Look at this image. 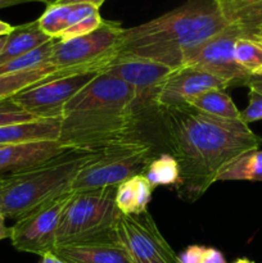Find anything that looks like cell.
I'll return each mask as SVG.
<instances>
[{"instance_id": "1", "label": "cell", "mask_w": 262, "mask_h": 263, "mask_svg": "<svg viewBox=\"0 0 262 263\" xmlns=\"http://www.w3.org/2000/svg\"><path fill=\"white\" fill-rule=\"evenodd\" d=\"M171 154L179 163V197L195 202L217 182L221 172L262 139L241 121L213 117L190 105L159 108Z\"/></svg>"}, {"instance_id": "2", "label": "cell", "mask_w": 262, "mask_h": 263, "mask_svg": "<svg viewBox=\"0 0 262 263\" xmlns=\"http://www.w3.org/2000/svg\"><path fill=\"white\" fill-rule=\"evenodd\" d=\"M139 109L128 85L100 72L64 105L59 143L72 151H94L133 139Z\"/></svg>"}, {"instance_id": "3", "label": "cell", "mask_w": 262, "mask_h": 263, "mask_svg": "<svg viewBox=\"0 0 262 263\" xmlns=\"http://www.w3.org/2000/svg\"><path fill=\"white\" fill-rule=\"evenodd\" d=\"M228 26L215 0H188L154 20L123 28L116 57L149 59L179 68L190 50Z\"/></svg>"}, {"instance_id": "4", "label": "cell", "mask_w": 262, "mask_h": 263, "mask_svg": "<svg viewBox=\"0 0 262 263\" xmlns=\"http://www.w3.org/2000/svg\"><path fill=\"white\" fill-rule=\"evenodd\" d=\"M94 151H68L26 171L8 176L2 215L17 221L41 204L71 192L80 170L92 158Z\"/></svg>"}, {"instance_id": "5", "label": "cell", "mask_w": 262, "mask_h": 263, "mask_svg": "<svg viewBox=\"0 0 262 263\" xmlns=\"http://www.w3.org/2000/svg\"><path fill=\"white\" fill-rule=\"evenodd\" d=\"M116 187L73 192L59 222L57 247L115 243L113 229L121 215L115 200Z\"/></svg>"}, {"instance_id": "6", "label": "cell", "mask_w": 262, "mask_h": 263, "mask_svg": "<svg viewBox=\"0 0 262 263\" xmlns=\"http://www.w3.org/2000/svg\"><path fill=\"white\" fill-rule=\"evenodd\" d=\"M151 159L152 146L135 138L97 149L92 158L79 171L71 192L117 186L143 174Z\"/></svg>"}, {"instance_id": "7", "label": "cell", "mask_w": 262, "mask_h": 263, "mask_svg": "<svg viewBox=\"0 0 262 263\" xmlns=\"http://www.w3.org/2000/svg\"><path fill=\"white\" fill-rule=\"evenodd\" d=\"M122 31L120 23L105 20L87 35L67 41L55 40L48 63L72 73L102 72L117 55Z\"/></svg>"}, {"instance_id": "8", "label": "cell", "mask_w": 262, "mask_h": 263, "mask_svg": "<svg viewBox=\"0 0 262 263\" xmlns=\"http://www.w3.org/2000/svg\"><path fill=\"white\" fill-rule=\"evenodd\" d=\"M115 243L122 248L130 263H177V256L159 231L148 211L122 215L116 221Z\"/></svg>"}, {"instance_id": "9", "label": "cell", "mask_w": 262, "mask_h": 263, "mask_svg": "<svg viewBox=\"0 0 262 263\" xmlns=\"http://www.w3.org/2000/svg\"><path fill=\"white\" fill-rule=\"evenodd\" d=\"M73 197L68 192L18 218L10 228V241L17 251L36 256L54 252L63 211Z\"/></svg>"}, {"instance_id": "10", "label": "cell", "mask_w": 262, "mask_h": 263, "mask_svg": "<svg viewBox=\"0 0 262 263\" xmlns=\"http://www.w3.org/2000/svg\"><path fill=\"white\" fill-rule=\"evenodd\" d=\"M99 73L100 71H91L55 80L46 79L13 95L12 100L36 118H59L64 105Z\"/></svg>"}, {"instance_id": "11", "label": "cell", "mask_w": 262, "mask_h": 263, "mask_svg": "<svg viewBox=\"0 0 262 263\" xmlns=\"http://www.w3.org/2000/svg\"><path fill=\"white\" fill-rule=\"evenodd\" d=\"M239 37H243L241 33L233 26H228L217 35L190 50L181 66L208 72L226 81L230 86H247L251 76L238 66L234 58V45Z\"/></svg>"}, {"instance_id": "12", "label": "cell", "mask_w": 262, "mask_h": 263, "mask_svg": "<svg viewBox=\"0 0 262 263\" xmlns=\"http://www.w3.org/2000/svg\"><path fill=\"white\" fill-rule=\"evenodd\" d=\"M175 68L134 57H116L102 72L122 80L134 90L139 107L156 105L157 95Z\"/></svg>"}, {"instance_id": "13", "label": "cell", "mask_w": 262, "mask_h": 263, "mask_svg": "<svg viewBox=\"0 0 262 263\" xmlns=\"http://www.w3.org/2000/svg\"><path fill=\"white\" fill-rule=\"evenodd\" d=\"M230 85L217 76L194 68L181 66L175 68L162 85L156 99V107H177L185 105L189 98L208 90H225Z\"/></svg>"}, {"instance_id": "14", "label": "cell", "mask_w": 262, "mask_h": 263, "mask_svg": "<svg viewBox=\"0 0 262 263\" xmlns=\"http://www.w3.org/2000/svg\"><path fill=\"white\" fill-rule=\"evenodd\" d=\"M72 149L59 141L0 145V177L30 170Z\"/></svg>"}, {"instance_id": "15", "label": "cell", "mask_w": 262, "mask_h": 263, "mask_svg": "<svg viewBox=\"0 0 262 263\" xmlns=\"http://www.w3.org/2000/svg\"><path fill=\"white\" fill-rule=\"evenodd\" d=\"M97 13H100L99 8L85 3L53 4L46 7L45 12L38 18V23L46 36L66 41L80 23Z\"/></svg>"}, {"instance_id": "16", "label": "cell", "mask_w": 262, "mask_h": 263, "mask_svg": "<svg viewBox=\"0 0 262 263\" xmlns=\"http://www.w3.org/2000/svg\"><path fill=\"white\" fill-rule=\"evenodd\" d=\"M59 118H39L27 122L13 123L0 127V145L59 141L61 138Z\"/></svg>"}, {"instance_id": "17", "label": "cell", "mask_w": 262, "mask_h": 263, "mask_svg": "<svg viewBox=\"0 0 262 263\" xmlns=\"http://www.w3.org/2000/svg\"><path fill=\"white\" fill-rule=\"evenodd\" d=\"M229 26L243 37L262 32V0H215Z\"/></svg>"}, {"instance_id": "18", "label": "cell", "mask_w": 262, "mask_h": 263, "mask_svg": "<svg viewBox=\"0 0 262 263\" xmlns=\"http://www.w3.org/2000/svg\"><path fill=\"white\" fill-rule=\"evenodd\" d=\"M53 253L66 263H130L116 243L69 244L57 247Z\"/></svg>"}, {"instance_id": "19", "label": "cell", "mask_w": 262, "mask_h": 263, "mask_svg": "<svg viewBox=\"0 0 262 263\" xmlns=\"http://www.w3.org/2000/svg\"><path fill=\"white\" fill-rule=\"evenodd\" d=\"M50 40L51 39L41 31L38 20L15 26L14 30L7 36L5 45L0 53V66L30 53Z\"/></svg>"}, {"instance_id": "20", "label": "cell", "mask_w": 262, "mask_h": 263, "mask_svg": "<svg viewBox=\"0 0 262 263\" xmlns=\"http://www.w3.org/2000/svg\"><path fill=\"white\" fill-rule=\"evenodd\" d=\"M153 187L143 174L136 175L116 187V205L122 215L145 212L152 199Z\"/></svg>"}, {"instance_id": "21", "label": "cell", "mask_w": 262, "mask_h": 263, "mask_svg": "<svg viewBox=\"0 0 262 263\" xmlns=\"http://www.w3.org/2000/svg\"><path fill=\"white\" fill-rule=\"evenodd\" d=\"M186 104L199 112L213 116V117L241 121L240 110L236 108L231 98L223 90L213 89L200 92L195 97L189 98L186 100Z\"/></svg>"}, {"instance_id": "22", "label": "cell", "mask_w": 262, "mask_h": 263, "mask_svg": "<svg viewBox=\"0 0 262 263\" xmlns=\"http://www.w3.org/2000/svg\"><path fill=\"white\" fill-rule=\"evenodd\" d=\"M57 71L58 69L55 67L46 63L44 66L38 67V68L0 76V100L12 98L13 95L18 94V92L27 89V87L40 84L41 81L46 80L48 77L53 76Z\"/></svg>"}, {"instance_id": "23", "label": "cell", "mask_w": 262, "mask_h": 263, "mask_svg": "<svg viewBox=\"0 0 262 263\" xmlns=\"http://www.w3.org/2000/svg\"><path fill=\"white\" fill-rule=\"evenodd\" d=\"M262 181V151L247 152L231 162L217 181Z\"/></svg>"}, {"instance_id": "24", "label": "cell", "mask_w": 262, "mask_h": 263, "mask_svg": "<svg viewBox=\"0 0 262 263\" xmlns=\"http://www.w3.org/2000/svg\"><path fill=\"white\" fill-rule=\"evenodd\" d=\"M143 175L152 187L176 186L180 180L179 163L172 154L162 153L151 159Z\"/></svg>"}, {"instance_id": "25", "label": "cell", "mask_w": 262, "mask_h": 263, "mask_svg": "<svg viewBox=\"0 0 262 263\" xmlns=\"http://www.w3.org/2000/svg\"><path fill=\"white\" fill-rule=\"evenodd\" d=\"M234 58L249 76H262V46L249 37H239L234 45Z\"/></svg>"}, {"instance_id": "26", "label": "cell", "mask_w": 262, "mask_h": 263, "mask_svg": "<svg viewBox=\"0 0 262 263\" xmlns=\"http://www.w3.org/2000/svg\"><path fill=\"white\" fill-rule=\"evenodd\" d=\"M54 43H55V40L51 39L50 41L45 43L44 45L39 46V48L33 49L30 53L2 64V66H0V76L28 71V69L38 68V67L46 64L48 63L49 57H50L51 54V50H53Z\"/></svg>"}, {"instance_id": "27", "label": "cell", "mask_w": 262, "mask_h": 263, "mask_svg": "<svg viewBox=\"0 0 262 263\" xmlns=\"http://www.w3.org/2000/svg\"><path fill=\"white\" fill-rule=\"evenodd\" d=\"M33 120H39V118L30 115V113L25 112L22 108L18 107V105L13 102L12 98L0 100V127L13 125V123L27 122V121Z\"/></svg>"}, {"instance_id": "28", "label": "cell", "mask_w": 262, "mask_h": 263, "mask_svg": "<svg viewBox=\"0 0 262 263\" xmlns=\"http://www.w3.org/2000/svg\"><path fill=\"white\" fill-rule=\"evenodd\" d=\"M248 97V105L246 109L240 110V120L246 125L262 120V94L254 89H249Z\"/></svg>"}, {"instance_id": "29", "label": "cell", "mask_w": 262, "mask_h": 263, "mask_svg": "<svg viewBox=\"0 0 262 263\" xmlns=\"http://www.w3.org/2000/svg\"><path fill=\"white\" fill-rule=\"evenodd\" d=\"M204 247L190 246L177 256V263H202Z\"/></svg>"}, {"instance_id": "30", "label": "cell", "mask_w": 262, "mask_h": 263, "mask_svg": "<svg viewBox=\"0 0 262 263\" xmlns=\"http://www.w3.org/2000/svg\"><path fill=\"white\" fill-rule=\"evenodd\" d=\"M202 263H226V259L218 249L205 248L204 253H203Z\"/></svg>"}, {"instance_id": "31", "label": "cell", "mask_w": 262, "mask_h": 263, "mask_svg": "<svg viewBox=\"0 0 262 263\" xmlns=\"http://www.w3.org/2000/svg\"><path fill=\"white\" fill-rule=\"evenodd\" d=\"M105 0H59L57 4H76V3H85V4H91L95 5L100 9Z\"/></svg>"}, {"instance_id": "32", "label": "cell", "mask_w": 262, "mask_h": 263, "mask_svg": "<svg viewBox=\"0 0 262 263\" xmlns=\"http://www.w3.org/2000/svg\"><path fill=\"white\" fill-rule=\"evenodd\" d=\"M5 220H7V217L0 213V240L10 238V228H8Z\"/></svg>"}, {"instance_id": "33", "label": "cell", "mask_w": 262, "mask_h": 263, "mask_svg": "<svg viewBox=\"0 0 262 263\" xmlns=\"http://www.w3.org/2000/svg\"><path fill=\"white\" fill-rule=\"evenodd\" d=\"M247 86H248L249 89H254L256 91L262 94V76H252L251 79H249Z\"/></svg>"}, {"instance_id": "34", "label": "cell", "mask_w": 262, "mask_h": 263, "mask_svg": "<svg viewBox=\"0 0 262 263\" xmlns=\"http://www.w3.org/2000/svg\"><path fill=\"white\" fill-rule=\"evenodd\" d=\"M31 2H40V0H0V9L2 8L13 7V5L23 4V3H31Z\"/></svg>"}, {"instance_id": "35", "label": "cell", "mask_w": 262, "mask_h": 263, "mask_svg": "<svg viewBox=\"0 0 262 263\" xmlns=\"http://www.w3.org/2000/svg\"><path fill=\"white\" fill-rule=\"evenodd\" d=\"M40 263H66V262H63L58 256H55L53 252H50V253H46L41 257Z\"/></svg>"}, {"instance_id": "36", "label": "cell", "mask_w": 262, "mask_h": 263, "mask_svg": "<svg viewBox=\"0 0 262 263\" xmlns=\"http://www.w3.org/2000/svg\"><path fill=\"white\" fill-rule=\"evenodd\" d=\"M13 30H14V26L0 20V36H8Z\"/></svg>"}, {"instance_id": "37", "label": "cell", "mask_w": 262, "mask_h": 263, "mask_svg": "<svg viewBox=\"0 0 262 263\" xmlns=\"http://www.w3.org/2000/svg\"><path fill=\"white\" fill-rule=\"evenodd\" d=\"M8 176L0 177V213H2V204H3V195H4L5 186H7Z\"/></svg>"}, {"instance_id": "38", "label": "cell", "mask_w": 262, "mask_h": 263, "mask_svg": "<svg viewBox=\"0 0 262 263\" xmlns=\"http://www.w3.org/2000/svg\"><path fill=\"white\" fill-rule=\"evenodd\" d=\"M249 39H252V40L257 41V43H258L259 45L262 46V32H259V33H256V35H252L251 37H249Z\"/></svg>"}, {"instance_id": "39", "label": "cell", "mask_w": 262, "mask_h": 263, "mask_svg": "<svg viewBox=\"0 0 262 263\" xmlns=\"http://www.w3.org/2000/svg\"><path fill=\"white\" fill-rule=\"evenodd\" d=\"M40 2L44 3V4H46V7H49V5L57 4V3H58L59 0H40Z\"/></svg>"}, {"instance_id": "40", "label": "cell", "mask_w": 262, "mask_h": 263, "mask_svg": "<svg viewBox=\"0 0 262 263\" xmlns=\"http://www.w3.org/2000/svg\"><path fill=\"white\" fill-rule=\"evenodd\" d=\"M5 41H7V36H0V53H2L3 48H4Z\"/></svg>"}, {"instance_id": "41", "label": "cell", "mask_w": 262, "mask_h": 263, "mask_svg": "<svg viewBox=\"0 0 262 263\" xmlns=\"http://www.w3.org/2000/svg\"><path fill=\"white\" fill-rule=\"evenodd\" d=\"M234 263H254L253 261H249L248 258H239V259H236L235 262Z\"/></svg>"}]
</instances>
